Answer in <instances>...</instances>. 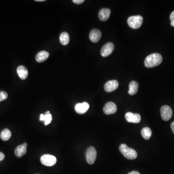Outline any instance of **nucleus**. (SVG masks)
Listing matches in <instances>:
<instances>
[{
  "mask_svg": "<svg viewBox=\"0 0 174 174\" xmlns=\"http://www.w3.org/2000/svg\"><path fill=\"white\" fill-rule=\"evenodd\" d=\"M69 35L67 32H63L60 34V41L62 45H63V46H66V45H68L69 42Z\"/></svg>",
  "mask_w": 174,
  "mask_h": 174,
  "instance_id": "obj_18",
  "label": "nucleus"
},
{
  "mask_svg": "<svg viewBox=\"0 0 174 174\" xmlns=\"http://www.w3.org/2000/svg\"><path fill=\"white\" fill-rule=\"evenodd\" d=\"M163 57L161 54L157 53H152L148 56L145 59L144 64L148 68L157 67L162 63Z\"/></svg>",
  "mask_w": 174,
  "mask_h": 174,
  "instance_id": "obj_1",
  "label": "nucleus"
},
{
  "mask_svg": "<svg viewBox=\"0 0 174 174\" xmlns=\"http://www.w3.org/2000/svg\"><path fill=\"white\" fill-rule=\"evenodd\" d=\"M5 158V154H3V153L0 152V161H2Z\"/></svg>",
  "mask_w": 174,
  "mask_h": 174,
  "instance_id": "obj_25",
  "label": "nucleus"
},
{
  "mask_svg": "<svg viewBox=\"0 0 174 174\" xmlns=\"http://www.w3.org/2000/svg\"><path fill=\"white\" fill-rule=\"evenodd\" d=\"M143 22V17L140 15H137L129 17L127 20V23L131 28L137 29L141 26Z\"/></svg>",
  "mask_w": 174,
  "mask_h": 174,
  "instance_id": "obj_3",
  "label": "nucleus"
},
{
  "mask_svg": "<svg viewBox=\"0 0 174 174\" xmlns=\"http://www.w3.org/2000/svg\"><path fill=\"white\" fill-rule=\"evenodd\" d=\"M111 14V10L108 8H102L99 11L98 16L100 20L106 21L109 18Z\"/></svg>",
  "mask_w": 174,
  "mask_h": 174,
  "instance_id": "obj_14",
  "label": "nucleus"
},
{
  "mask_svg": "<svg viewBox=\"0 0 174 174\" xmlns=\"http://www.w3.org/2000/svg\"><path fill=\"white\" fill-rule=\"evenodd\" d=\"M171 129H172V132L174 134V121L172 123L171 125Z\"/></svg>",
  "mask_w": 174,
  "mask_h": 174,
  "instance_id": "obj_27",
  "label": "nucleus"
},
{
  "mask_svg": "<svg viewBox=\"0 0 174 174\" xmlns=\"http://www.w3.org/2000/svg\"><path fill=\"white\" fill-rule=\"evenodd\" d=\"M117 111V106L113 102H108L103 107V111L106 115L113 114Z\"/></svg>",
  "mask_w": 174,
  "mask_h": 174,
  "instance_id": "obj_9",
  "label": "nucleus"
},
{
  "mask_svg": "<svg viewBox=\"0 0 174 174\" xmlns=\"http://www.w3.org/2000/svg\"><path fill=\"white\" fill-rule=\"evenodd\" d=\"M97 156V152L95 148L91 147L86 152V160L87 163L90 164H92L95 161Z\"/></svg>",
  "mask_w": 174,
  "mask_h": 174,
  "instance_id": "obj_6",
  "label": "nucleus"
},
{
  "mask_svg": "<svg viewBox=\"0 0 174 174\" xmlns=\"http://www.w3.org/2000/svg\"><path fill=\"white\" fill-rule=\"evenodd\" d=\"M141 135L142 136L144 139L148 140L152 136V130L148 127H145V128H143L141 130Z\"/></svg>",
  "mask_w": 174,
  "mask_h": 174,
  "instance_id": "obj_20",
  "label": "nucleus"
},
{
  "mask_svg": "<svg viewBox=\"0 0 174 174\" xmlns=\"http://www.w3.org/2000/svg\"><path fill=\"white\" fill-rule=\"evenodd\" d=\"M84 2V0H73V2L75 4H78V5H80L81 3H83Z\"/></svg>",
  "mask_w": 174,
  "mask_h": 174,
  "instance_id": "obj_23",
  "label": "nucleus"
},
{
  "mask_svg": "<svg viewBox=\"0 0 174 174\" xmlns=\"http://www.w3.org/2000/svg\"><path fill=\"white\" fill-rule=\"evenodd\" d=\"M11 136V132L7 129H5L2 131L0 137L3 141H7Z\"/></svg>",
  "mask_w": 174,
  "mask_h": 174,
  "instance_id": "obj_21",
  "label": "nucleus"
},
{
  "mask_svg": "<svg viewBox=\"0 0 174 174\" xmlns=\"http://www.w3.org/2000/svg\"><path fill=\"white\" fill-rule=\"evenodd\" d=\"M102 33L99 30L94 29L91 31L89 35L90 40L93 43L98 42L101 38Z\"/></svg>",
  "mask_w": 174,
  "mask_h": 174,
  "instance_id": "obj_12",
  "label": "nucleus"
},
{
  "mask_svg": "<svg viewBox=\"0 0 174 174\" xmlns=\"http://www.w3.org/2000/svg\"><path fill=\"white\" fill-rule=\"evenodd\" d=\"M170 19L171 20V22H174V11L172 12L170 14Z\"/></svg>",
  "mask_w": 174,
  "mask_h": 174,
  "instance_id": "obj_24",
  "label": "nucleus"
},
{
  "mask_svg": "<svg viewBox=\"0 0 174 174\" xmlns=\"http://www.w3.org/2000/svg\"><path fill=\"white\" fill-rule=\"evenodd\" d=\"M171 26H173V27H174V22H171Z\"/></svg>",
  "mask_w": 174,
  "mask_h": 174,
  "instance_id": "obj_28",
  "label": "nucleus"
},
{
  "mask_svg": "<svg viewBox=\"0 0 174 174\" xmlns=\"http://www.w3.org/2000/svg\"><path fill=\"white\" fill-rule=\"evenodd\" d=\"M40 161L42 164L45 166H52L56 164L57 159L53 155L45 154L41 157Z\"/></svg>",
  "mask_w": 174,
  "mask_h": 174,
  "instance_id": "obj_4",
  "label": "nucleus"
},
{
  "mask_svg": "<svg viewBox=\"0 0 174 174\" xmlns=\"http://www.w3.org/2000/svg\"><path fill=\"white\" fill-rule=\"evenodd\" d=\"M27 143H24L16 148L15 150V154L18 157H21L26 154L27 152Z\"/></svg>",
  "mask_w": 174,
  "mask_h": 174,
  "instance_id": "obj_13",
  "label": "nucleus"
},
{
  "mask_svg": "<svg viewBox=\"0 0 174 174\" xmlns=\"http://www.w3.org/2000/svg\"><path fill=\"white\" fill-rule=\"evenodd\" d=\"M50 54L48 52L46 51H42L37 53L36 55V61L38 63H42V62H44L46 60H47L48 58L49 57Z\"/></svg>",
  "mask_w": 174,
  "mask_h": 174,
  "instance_id": "obj_17",
  "label": "nucleus"
},
{
  "mask_svg": "<svg viewBox=\"0 0 174 174\" xmlns=\"http://www.w3.org/2000/svg\"><path fill=\"white\" fill-rule=\"evenodd\" d=\"M128 174H140V173H139V172H137V171H133L130 172V173H128Z\"/></svg>",
  "mask_w": 174,
  "mask_h": 174,
  "instance_id": "obj_26",
  "label": "nucleus"
},
{
  "mask_svg": "<svg viewBox=\"0 0 174 174\" xmlns=\"http://www.w3.org/2000/svg\"><path fill=\"white\" fill-rule=\"evenodd\" d=\"M90 108V105L87 102H83L82 103H78L75 107V109L77 113L79 114H83L85 113Z\"/></svg>",
  "mask_w": 174,
  "mask_h": 174,
  "instance_id": "obj_11",
  "label": "nucleus"
},
{
  "mask_svg": "<svg viewBox=\"0 0 174 174\" xmlns=\"http://www.w3.org/2000/svg\"><path fill=\"white\" fill-rule=\"evenodd\" d=\"M125 117L126 120L129 123H138L141 121V116L138 114L133 113L129 112L125 114Z\"/></svg>",
  "mask_w": 174,
  "mask_h": 174,
  "instance_id": "obj_8",
  "label": "nucleus"
},
{
  "mask_svg": "<svg viewBox=\"0 0 174 174\" xmlns=\"http://www.w3.org/2000/svg\"><path fill=\"white\" fill-rule=\"evenodd\" d=\"M129 87V89L128 91V93L131 95H134L138 91L139 84L136 81H132L130 83Z\"/></svg>",
  "mask_w": 174,
  "mask_h": 174,
  "instance_id": "obj_16",
  "label": "nucleus"
},
{
  "mask_svg": "<svg viewBox=\"0 0 174 174\" xmlns=\"http://www.w3.org/2000/svg\"><path fill=\"white\" fill-rule=\"evenodd\" d=\"M40 120L44 121L45 125H47L51 123L52 120V116L51 114H47L46 112L45 115L42 114L40 117Z\"/></svg>",
  "mask_w": 174,
  "mask_h": 174,
  "instance_id": "obj_19",
  "label": "nucleus"
},
{
  "mask_svg": "<svg viewBox=\"0 0 174 174\" xmlns=\"http://www.w3.org/2000/svg\"><path fill=\"white\" fill-rule=\"evenodd\" d=\"M119 151L125 157L129 160H134L137 158V154L136 151L133 148H130L125 144L119 146Z\"/></svg>",
  "mask_w": 174,
  "mask_h": 174,
  "instance_id": "obj_2",
  "label": "nucleus"
},
{
  "mask_svg": "<svg viewBox=\"0 0 174 174\" xmlns=\"http://www.w3.org/2000/svg\"><path fill=\"white\" fill-rule=\"evenodd\" d=\"M119 87V82L116 80H112L107 81L104 84V89L107 92H110L114 91Z\"/></svg>",
  "mask_w": 174,
  "mask_h": 174,
  "instance_id": "obj_10",
  "label": "nucleus"
},
{
  "mask_svg": "<svg viewBox=\"0 0 174 174\" xmlns=\"http://www.w3.org/2000/svg\"><path fill=\"white\" fill-rule=\"evenodd\" d=\"M36 2H43L45 1V0H35Z\"/></svg>",
  "mask_w": 174,
  "mask_h": 174,
  "instance_id": "obj_29",
  "label": "nucleus"
},
{
  "mask_svg": "<svg viewBox=\"0 0 174 174\" xmlns=\"http://www.w3.org/2000/svg\"><path fill=\"white\" fill-rule=\"evenodd\" d=\"M114 50V45L111 42L106 43L102 47L100 53L102 56L107 57L112 53Z\"/></svg>",
  "mask_w": 174,
  "mask_h": 174,
  "instance_id": "obj_5",
  "label": "nucleus"
},
{
  "mask_svg": "<svg viewBox=\"0 0 174 174\" xmlns=\"http://www.w3.org/2000/svg\"><path fill=\"white\" fill-rule=\"evenodd\" d=\"M161 114L162 119L164 121H168L172 117L173 111L170 107L164 106L161 107Z\"/></svg>",
  "mask_w": 174,
  "mask_h": 174,
  "instance_id": "obj_7",
  "label": "nucleus"
},
{
  "mask_svg": "<svg viewBox=\"0 0 174 174\" xmlns=\"http://www.w3.org/2000/svg\"><path fill=\"white\" fill-rule=\"evenodd\" d=\"M17 72L19 78L22 80L27 79V76L28 75V69L22 65H20L18 67Z\"/></svg>",
  "mask_w": 174,
  "mask_h": 174,
  "instance_id": "obj_15",
  "label": "nucleus"
},
{
  "mask_svg": "<svg viewBox=\"0 0 174 174\" xmlns=\"http://www.w3.org/2000/svg\"><path fill=\"white\" fill-rule=\"evenodd\" d=\"M8 97V95L6 91H0V102L3 100H6Z\"/></svg>",
  "mask_w": 174,
  "mask_h": 174,
  "instance_id": "obj_22",
  "label": "nucleus"
}]
</instances>
